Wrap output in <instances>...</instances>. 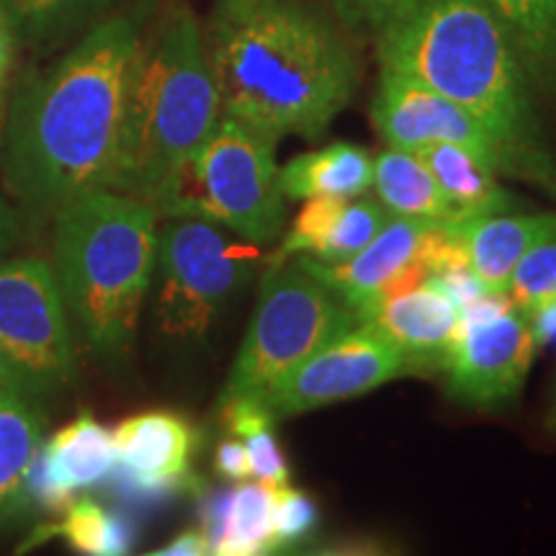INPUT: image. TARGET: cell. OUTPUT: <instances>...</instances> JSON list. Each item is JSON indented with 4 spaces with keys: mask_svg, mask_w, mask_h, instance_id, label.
I'll use <instances>...</instances> for the list:
<instances>
[{
    "mask_svg": "<svg viewBox=\"0 0 556 556\" xmlns=\"http://www.w3.org/2000/svg\"><path fill=\"white\" fill-rule=\"evenodd\" d=\"M204 533L212 554L219 556L276 552L274 486L245 479L235 490L208 497L204 505Z\"/></svg>",
    "mask_w": 556,
    "mask_h": 556,
    "instance_id": "cell-19",
    "label": "cell"
},
{
    "mask_svg": "<svg viewBox=\"0 0 556 556\" xmlns=\"http://www.w3.org/2000/svg\"><path fill=\"white\" fill-rule=\"evenodd\" d=\"M58 533L75 552L90 556H119L135 546V528L96 500H73Z\"/></svg>",
    "mask_w": 556,
    "mask_h": 556,
    "instance_id": "cell-27",
    "label": "cell"
},
{
    "mask_svg": "<svg viewBox=\"0 0 556 556\" xmlns=\"http://www.w3.org/2000/svg\"><path fill=\"white\" fill-rule=\"evenodd\" d=\"M531 319L505 294L484 291L462 307V325L448 348V392L475 407L513 402L526 384L536 356Z\"/></svg>",
    "mask_w": 556,
    "mask_h": 556,
    "instance_id": "cell-10",
    "label": "cell"
},
{
    "mask_svg": "<svg viewBox=\"0 0 556 556\" xmlns=\"http://www.w3.org/2000/svg\"><path fill=\"white\" fill-rule=\"evenodd\" d=\"M139 29L109 16L13 103L5 129V184L34 212L109 189Z\"/></svg>",
    "mask_w": 556,
    "mask_h": 556,
    "instance_id": "cell-2",
    "label": "cell"
},
{
    "mask_svg": "<svg viewBox=\"0 0 556 556\" xmlns=\"http://www.w3.org/2000/svg\"><path fill=\"white\" fill-rule=\"evenodd\" d=\"M536 345H556V304H546L528 315Z\"/></svg>",
    "mask_w": 556,
    "mask_h": 556,
    "instance_id": "cell-34",
    "label": "cell"
},
{
    "mask_svg": "<svg viewBox=\"0 0 556 556\" xmlns=\"http://www.w3.org/2000/svg\"><path fill=\"white\" fill-rule=\"evenodd\" d=\"M510 39L528 88L556 93V0H486Z\"/></svg>",
    "mask_w": 556,
    "mask_h": 556,
    "instance_id": "cell-23",
    "label": "cell"
},
{
    "mask_svg": "<svg viewBox=\"0 0 556 556\" xmlns=\"http://www.w3.org/2000/svg\"><path fill=\"white\" fill-rule=\"evenodd\" d=\"M358 325V315L328 283L278 255L261 278L258 302L229 371L222 402L266 400L312 353Z\"/></svg>",
    "mask_w": 556,
    "mask_h": 556,
    "instance_id": "cell-7",
    "label": "cell"
},
{
    "mask_svg": "<svg viewBox=\"0 0 556 556\" xmlns=\"http://www.w3.org/2000/svg\"><path fill=\"white\" fill-rule=\"evenodd\" d=\"M374 189L392 217L454 227L456 217L438 189L426 160L415 150L387 148L374 163Z\"/></svg>",
    "mask_w": 556,
    "mask_h": 556,
    "instance_id": "cell-22",
    "label": "cell"
},
{
    "mask_svg": "<svg viewBox=\"0 0 556 556\" xmlns=\"http://www.w3.org/2000/svg\"><path fill=\"white\" fill-rule=\"evenodd\" d=\"M389 212L379 199L315 197L304 201L281 242L283 258L343 263L366 248L384 227Z\"/></svg>",
    "mask_w": 556,
    "mask_h": 556,
    "instance_id": "cell-17",
    "label": "cell"
},
{
    "mask_svg": "<svg viewBox=\"0 0 556 556\" xmlns=\"http://www.w3.org/2000/svg\"><path fill=\"white\" fill-rule=\"evenodd\" d=\"M45 415L37 400L0 387V503H16L41 448Z\"/></svg>",
    "mask_w": 556,
    "mask_h": 556,
    "instance_id": "cell-24",
    "label": "cell"
},
{
    "mask_svg": "<svg viewBox=\"0 0 556 556\" xmlns=\"http://www.w3.org/2000/svg\"><path fill=\"white\" fill-rule=\"evenodd\" d=\"M409 374H415V368L405 353L379 330L358 323L296 366L274 392L266 394L263 405L278 422L364 397Z\"/></svg>",
    "mask_w": 556,
    "mask_h": 556,
    "instance_id": "cell-11",
    "label": "cell"
},
{
    "mask_svg": "<svg viewBox=\"0 0 556 556\" xmlns=\"http://www.w3.org/2000/svg\"><path fill=\"white\" fill-rule=\"evenodd\" d=\"M462 255L451 227L430 222L392 217L384 222L377 238L343 263H317L299 258L309 274L328 283L353 309L374 299L426 281L435 268Z\"/></svg>",
    "mask_w": 556,
    "mask_h": 556,
    "instance_id": "cell-12",
    "label": "cell"
},
{
    "mask_svg": "<svg viewBox=\"0 0 556 556\" xmlns=\"http://www.w3.org/2000/svg\"><path fill=\"white\" fill-rule=\"evenodd\" d=\"M274 152V137L222 114L157 214L204 217L250 245H268L287 229V197Z\"/></svg>",
    "mask_w": 556,
    "mask_h": 556,
    "instance_id": "cell-6",
    "label": "cell"
},
{
    "mask_svg": "<svg viewBox=\"0 0 556 556\" xmlns=\"http://www.w3.org/2000/svg\"><path fill=\"white\" fill-rule=\"evenodd\" d=\"M222 420H225L229 433L245 443L253 479L268 486L289 484L287 456H283L274 433L276 417L268 413V407L261 400L240 397L222 402Z\"/></svg>",
    "mask_w": 556,
    "mask_h": 556,
    "instance_id": "cell-26",
    "label": "cell"
},
{
    "mask_svg": "<svg viewBox=\"0 0 556 556\" xmlns=\"http://www.w3.org/2000/svg\"><path fill=\"white\" fill-rule=\"evenodd\" d=\"M73 328L50 263H0V387L50 400L78 379Z\"/></svg>",
    "mask_w": 556,
    "mask_h": 556,
    "instance_id": "cell-9",
    "label": "cell"
},
{
    "mask_svg": "<svg viewBox=\"0 0 556 556\" xmlns=\"http://www.w3.org/2000/svg\"><path fill=\"white\" fill-rule=\"evenodd\" d=\"M114 0H5L16 34L34 50H54L103 21Z\"/></svg>",
    "mask_w": 556,
    "mask_h": 556,
    "instance_id": "cell-25",
    "label": "cell"
},
{
    "mask_svg": "<svg viewBox=\"0 0 556 556\" xmlns=\"http://www.w3.org/2000/svg\"><path fill=\"white\" fill-rule=\"evenodd\" d=\"M422 0H330L336 18L345 29L371 34L374 39L413 13Z\"/></svg>",
    "mask_w": 556,
    "mask_h": 556,
    "instance_id": "cell-29",
    "label": "cell"
},
{
    "mask_svg": "<svg viewBox=\"0 0 556 556\" xmlns=\"http://www.w3.org/2000/svg\"><path fill=\"white\" fill-rule=\"evenodd\" d=\"M139 3H144V5H148V3H155V0H139Z\"/></svg>",
    "mask_w": 556,
    "mask_h": 556,
    "instance_id": "cell-36",
    "label": "cell"
},
{
    "mask_svg": "<svg viewBox=\"0 0 556 556\" xmlns=\"http://www.w3.org/2000/svg\"><path fill=\"white\" fill-rule=\"evenodd\" d=\"M18 240V222L13 217L11 206L0 199V258L16 245Z\"/></svg>",
    "mask_w": 556,
    "mask_h": 556,
    "instance_id": "cell-35",
    "label": "cell"
},
{
    "mask_svg": "<svg viewBox=\"0 0 556 556\" xmlns=\"http://www.w3.org/2000/svg\"><path fill=\"white\" fill-rule=\"evenodd\" d=\"M116 467L111 471L122 495L155 503L191 482L197 433L184 417L168 409L131 415L114 430Z\"/></svg>",
    "mask_w": 556,
    "mask_h": 556,
    "instance_id": "cell-14",
    "label": "cell"
},
{
    "mask_svg": "<svg viewBox=\"0 0 556 556\" xmlns=\"http://www.w3.org/2000/svg\"><path fill=\"white\" fill-rule=\"evenodd\" d=\"M157 208L114 189H93L54 212V268L86 351L119 366L137 343L157 258Z\"/></svg>",
    "mask_w": 556,
    "mask_h": 556,
    "instance_id": "cell-5",
    "label": "cell"
},
{
    "mask_svg": "<svg viewBox=\"0 0 556 556\" xmlns=\"http://www.w3.org/2000/svg\"><path fill=\"white\" fill-rule=\"evenodd\" d=\"M219 116L204 29L186 5L168 9L131 58L109 189L160 208Z\"/></svg>",
    "mask_w": 556,
    "mask_h": 556,
    "instance_id": "cell-4",
    "label": "cell"
},
{
    "mask_svg": "<svg viewBox=\"0 0 556 556\" xmlns=\"http://www.w3.org/2000/svg\"><path fill=\"white\" fill-rule=\"evenodd\" d=\"M505 296L526 315L556 304V238L528 250L513 270Z\"/></svg>",
    "mask_w": 556,
    "mask_h": 556,
    "instance_id": "cell-28",
    "label": "cell"
},
{
    "mask_svg": "<svg viewBox=\"0 0 556 556\" xmlns=\"http://www.w3.org/2000/svg\"><path fill=\"white\" fill-rule=\"evenodd\" d=\"M371 116L387 148L422 150L438 142L462 144L490 160L500 173V152L490 131L467 109L405 73L379 67Z\"/></svg>",
    "mask_w": 556,
    "mask_h": 556,
    "instance_id": "cell-13",
    "label": "cell"
},
{
    "mask_svg": "<svg viewBox=\"0 0 556 556\" xmlns=\"http://www.w3.org/2000/svg\"><path fill=\"white\" fill-rule=\"evenodd\" d=\"M379 67L397 70L467 109L490 131L500 173L556 193V165L510 39L486 0H422L377 37Z\"/></svg>",
    "mask_w": 556,
    "mask_h": 556,
    "instance_id": "cell-3",
    "label": "cell"
},
{
    "mask_svg": "<svg viewBox=\"0 0 556 556\" xmlns=\"http://www.w3.org/2000/svg\"><path fill=\"white\" fill-rule=\"evenodd\" d=\"M204 554H212V546H208L204 528H201V531L178 533L176 539L168 541V544L155 552V556H204Z\"/></svg>",
    "mask_w": 556,
    "mask_h": 556,
    "instance_id": "cell-33",
    "label": "cell"
},
{
    "mask_svg": "<svg viewBox=\"0 0 556 556\" xmlns=\"http://www.w3.org/2000/svg\"><path fill=\"white\" fill-rule=\"evenodd\" d=\"M317 526V507L291 484L274 486V533L276 544L287 546L304 539Z\"/></svg>",
    "mask_w": 556,
    "mask_h": 556,
    "instance_id": "cell-30",
    "label": "cell"
},
{
    "mask_svg": "<svg viewBox=\"0 0 556 556\" xmlns=\"http://www.w3.org/2000/svg\"><path fill=\"white\" fill-rule=\"evenodd\" d=\"M281 193L291 201L315 197H364L374 186V157L366 148L332 142L328 148L302 152L278 170Z\"/></svg>",
    "mask_w": 556,
    "mask_h": 556,
    "instance_id": "cell-21",
    "label": "cell"
},
{
    "mask_svg": "<svg viewBox=\"0 0 556 556\" xmlns=\"http://www.w3.org/2000/svg\"><path fill=\"white\" fill-rule=\"evenodd\" d=\"M214 467L229 482H245V479H253V467H250V456L245 443L240 438H227L217 446V454H214Z\"/></svg>",
    "mask_w": 556,
    "mask_h": 556,
    "instance_id": "cell-31",
    "label": "cell"
},
{
    "mask_svg": "<svg viewBox=\"0 0 556 556\" xmlns=\"http://www.w3.org/2000/svg\"><path fill=\"white\" fill-rule=\"evenodd\" d=\"M13 58H16V24H13L5 0H0V90L9 80Z\"/></svg>",
    "mask_w": 556,
    "mask_h": 556,
    "instance_id": "cell-32",
    "label": "cell"
},
{
    "mask_svg": "<svg viewBox=\"0 0 556 556\" xmlns=\"http://www.w3.org/2000/svg\"><path fill=\"white\" fill-rule=\"evenodd\" d=\"M415 152L426 160L430 173H433L438 189L454 212L456 225L486 217V214H503L516 204L510 193L497 184L495 165L477 155L475 150L438 142Z\"/></svg>",
    "mask_w": 556,
    "mask_h": 556,
    "instance_id": "cell-20",
    "label": "cell"
},
{
    "mask_svg": "<svg viewBox=\"0 0 556 556\" xmlns=\"http://www.w3.org/2000/svg\"><path fill=\"white\" fill-rule=\"evenodd\" d=\"M116 467L114 433L90 413H80L39 448L29 469V490L45 507H67L78 490L106 482Z\"/></svg>",
    "mask_w": 556,
    "mask_h": 556,
    "instance_id": "cell-16",
    "label": "cell"
},
{
    "mask_svg": "<svg viewBox=\"0 0 556 556\" xmlns=\"http://www.w3.org/2000/svg\"><path fill=\"white\" fill-rule=\"evenodd\" d=\"M258 266V245L229 240V229L204 217H168L157 232L155 302L157 336L180 351L204 345L232 299Z\"/></svg>",
    "mask_w": 556,
    "mask_h": 556,
    "instance_id": "cell-8",
    "label": "cell"
},
{
    "mask_svg": "<svg viewBox=\"0 0 556 556\" xmlns=\"http://www.w3.org/2000/svg\"><path fill=\"white\" fill-rule=\"evenodd\" d=\"M356 315L358 323L379 330L389 343L397 345L415 374L426 368L443 371L448 348L462 325V307L433 278L374 299L358 307Z\"/></svg>",
    "mask_w": 556,
    "mask_h": 556,
    "instance_id": "cell-15",
    "label": "cell"
},
{
    "mask_svg": "<svg viewBox=\"0 0 556 556\" xmlns=\"http://www.w3.org/2000/svg\"><path fill=\"white\" fill-rule=\"evenodd\" d=\"M451 232L482 289L505 294L528 250L556 238V214H486L451 227Z\"/></svg>",
    "mask_w": 556,
    "mask_h": 556,
    "instance_id": "cell-18",
    "label": "cell"
},
{
    "mask_svg": "<svg viewBox=\"0 0 556 556\" xmlns=\"http://www.w3.org/2000/svg\"><path fill=\"white\" fill-rule=\"evenodd\" d=\"M204 41L222 114L276 142L319 139L358 88L351 41L312 0H214Z\"/></svg>",
    "mask_w": 556,
    "mask_h": 556,
    "instance_id": "cell-1",
    "label": "cell"
}]
</instances>
